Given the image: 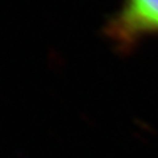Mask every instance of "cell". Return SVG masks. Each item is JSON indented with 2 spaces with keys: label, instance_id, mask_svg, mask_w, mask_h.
Masks as SVG:
<instances>
[{
  "label": "cell",
  "instance_id": "obj_1",
  "mask_svg": "<svg viewBox=\"0 0 158 158\" xmlns=\"http://www.w3.org/2000/svg\"><path fill=\"white\" fill-rule=\"evenodd\" d=\"M148 33H158V0H127L110 27L120 44H131Z\"/></svg>",
  "mask_w": 158,
  "mask_h": 158
}]
</instances>
